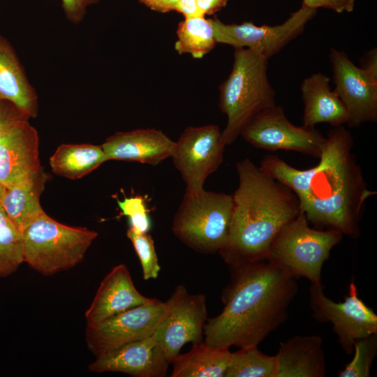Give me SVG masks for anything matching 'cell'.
<instances>
[{"instance_id": "6da1fadb", "label": "cell", "mask_w": 377, "mask_h": 377, "mask_svg": "<svg viewBox=\"0 0 377 377\" xmlns=\"http://www.w3.org/2000/svg\"><path fill=\"white\" fill-rule=\"evenodd\" d=\"M353 145L343 126L333 127L316 166L300 170L276 158L268 173L295 193L309 223L356 239L365 202L376 192L368 188Z\"/></svg>"}, {"instance_id": "7a4b0ae2", "label": "cell", "mask_w": 377, "mask_h": 377, "mask_svg": "<svg viewBox=\"0 0 377 377\" xmlns=\"http://www.w3.org/2000/svg\"><path fill=\"white\" fill-rule=\"evenodd\" d=\"M222 311L207 319L204 341L230 348L258 346L288 318L298 287L296 279L267 260L230 266Z\"/></svg>"}, {"instance_id": "3957f363", "label": "cell", "mask_w": 377, "mask_h": 377, "mask_svg": "<svg viewBox=\"0 0 377 377\" xmlns=\"http://www.w3.org/2000/svg\"><path fill=\"white\" fill-rule=\"evenodd\" d=\"M235 168L239 184L232 194L230 235L219 252L230 266L267 260L281 229L300 212L295 193L251 160L238 161Z\"/></svg>"}, {"instance_id": "277c9868", "label": "cell", "mask_w": 377, "mask_h": 377, "mask_svg": "<svg viewBox=\"0 0 377 377\" xmlns=\"http://www.w3.org/2000/svg\"><path fill=\"white\" fill-rule=\"evenodd\" d=\"M267 64L250 50L235 48L231 72L219 87V108L227 117L221 131L226 146L232 144L256 115L276 105Z\"/></svg>"}, {"instance_id": "5b68a950", "label": "cell", "mask_w": 377, "mask_h": 377, "mask_svg": "<svg viewBox=\"0 0 377 377\" xmlns=\"http://www.w3.org/2000/svg\"><path fill=\"white\" fill-rule=\"evenodd\" d=\"M24 263L44 276L80 263L98 232L61 223L45 212L22 232Z\"/></svg>"}, {"instance_id": "8992f818", "label": "cell", "mask_w": 377, "mask_h": 377, "mask_svg": "<svg viewBox=\"0 0 377 377\" xmlns=\"http://www.w3.org/2000/svg\"><path fill=\"white\" fill-rule=\"evenodd\" d=\"M233 211L232 194L207 191L184 194L172 230L197 252L214 253L227 244Z\"/></svg>"}, {"instance_id": "52a82bcc", "label": "cell", "mask_w": 377, "mask_h": 377, "mask_svg": "<svg viewBox=\"0 0 377 377\" xmlns=\"http://www.w3.org/2000/svg\"><path fill=\"white\" fill-rule=\"evenodd\" d=\"M343 235L336 230L311 228L300 211L281 229L267 260L280 266L296 279L304 277L311 283L320 284L323 265Z\"/></svg>"}, {"instance_id": "ba28073f", "label": "cell", "mask_w": 377, "mask_h": 377, "mask_svg": "<svg viewBox=\"0 0 377 377\" xmlns=\"http://www.w3.org/2000/svg\"><path fill=\"white\" fill-rule=\"evenodd\" d=\"M323 289L322 283H311L310 286L312 316L320 323H331L341 347L346 353L351 354L357 339L377 334V315L358 297L353 280L343 302L330 300Z\"/></svg>"}, {"instance_id": "9c48e42d", "label": "cell", "mask_w": 377, "mask_h": 377, "mask_svg": "<svg viewBox=\"0 0 377 377\" xmlns=\"http://www.w3.org/2000/svg\"><path fill=\"white\" fill-rule=\"evenodd\" d=\"M316 13V10L302 5L285 22L274 26L251 22L226 24L217 17L211 20L216 43L248 49L269 60L302 34Z\"/></svg>"}, {"instance_id": "30bf717a", "label": "cell", "mask_w": 377, "mask_h": 377, "mask_svg": "<svg viewBox=\"0 0 377 377\" xmlns=\"http://www.w3.org/2000/svg\"><path fill=\"white\" fill-rule=\"evenodd\" d=\"M240 136L256 148L294 151L314 158L320 157L326 142V137L314 127L292 124L283 108L276 105L256 115Z\"/></svg>"}, {"instance_id": "8fae6325", "label": "cell", "mask_w": 377, "mask_h": 377, "mask_svg": "<svg viewBox=\"0 0 377 377\" xmlns=\"http://www.w3.org/2000/svg\"><path fill=\"white\" fill-rule=\"evenodd\" d=\"M225 147L216 125L184 129L175 142L171 158L186 184V194H195L204 189L207 178L223 162Z\"/></svg>"}, {"instance_id": "7c38bea8", "label": "cell", "mask_w": 377, "mask_h": 377, "mask_svg": "<svg viewBox=\"0 0 377 377\" xmlns=\"http://www.w3.org/2000/svg\"><path fill=\"white\" fill-rule=\"evenodd\" d=\"M165 304V313L152 336L171 363L186 343L202 341L207 320L206 296L191 294L180 284Z\"/></svg>"}, {"instance_id": "4fadbf2b", "label": "cell", "mask_w": 377, "mask_h": 377, "mask_svg": "<svg viewBox=\"0 0 377 377\" xmlns=\"http://www.w3.org/2000/svg\"><path fill=\"white\" fill-rule=\"evenodd\" d=\"M165 310V302L152 299L95 326H87V348L96 357L126 343L151 337Z\"/></svg>"}, {"instance_id": "5bb4252c", "label": "cell", "mask_w": 377, "mask_h": 377, "mask_svg": "<svg viewBox=\"0 0 377 377\" xmlns=\"http://www.w3.org/2000/svg\"><path fill=\"white\" fill-rule=\"evenodd\" d=\"M334 91L348 113L347 125L358 127L377 121V77L357 67L343 52L332 48Z\"/></svg>"}, {"instance_id": "9a60e30c", "label": "cell", "mask_w": 377, "mask_h": 377, "mask_svg": "<svg viewBox=\"0 0 377 377\" xmlns=\"http://www.w3.org/2000/svg\"><path fill=\"white\" fill-rule=\"evenodd\" d=\"M170 362L153 336L126 343L96 357L88 365L93 372H121L135 377H164Z\"/></svg>"}, {"instance_id": "2e32d148", "label": "cell", "mask_w": 377, "mask_h": 377, "mask_svg": "<svg viewBox=\"0 0 377 377\" xmlns=\"http://www.w3.org/2000/svg\"><path fill=\"white\" fill-rule=\"evenodd\" d=\"M39 138L29 120L24 121L0 140V183L11 188L37 173L41 168Z\"/></svg>"}, {"instance_id": "e0dca14e", "label": "cell", "mask_w": 377, "mask_h": 377, "mask_svg": "<svg viewBox=\"0 0 377 377\" xmlns=\"http://www.w3.org/2000/svg\"><path fill=\"white\" fill-rule=\"evenodd\" d=\"M175 144V142L161 130L141 128L117 132L101 145L108 160L155 166L171 157Z\"/></svg>"}, {"instance_id": "ac0fdd59", "label": "cell", "mask_w": 377, "mask_h": 377, "mask_svg": "<svg viewBox=\"0 0 377 377\" xmlns=\"http://www.w3.org/2000/svg\"><path fill=\"white\" fill-rule=\"evenodd\" d=\"M151 300L138 292L127 267L119 264L114 267L101 282L91 305L85 312L87 326H95L114 315Z\"/></svg>"}, {"instance_id": "d6986e66", "label": "cell", "mask_w": 377, "mask_h": 377, "mask_svg": "<svg viewBox=\"0 0 377 377\" xmlns=\"http://www.w3.org/2000/svg\"><path fill=\"white\" fill-rule=\"evenodd\" d=\"M276 377H324L326 364L318 335H296L280 343Z\"/></svg>"}, {"instance_id": "ffe728a7", "label": "cell", "mask_w": 377, "mask_h": 377, "mask_svg": "<svg viewBox=\"0 0 377 377\" xmlns=\"http://www.w3.org/2000/svg\"><path fill=\"white\" fill-rule=\"evenodd\" d=\"M330 79L321 73L304 78L300 86L304 103L303 125L314 127L327 123L333 127L347 124L348 111L330 86Z\"/></svg>"}, {"instance_id": "44dd1931", "label": "cell", "mask_w": 377, "mask_h": 377, "mask_svg": "<svg viewBox=\"0 0 377 377\" xmlns=\"http://www.w3.org/2000/svg\"><path fill=\"white\" fill-rule=\"evenodd\" d=\"M0 99L16 105L31 118L38 113L36 89L10 43L0 34Z\"/></svg>"}, {"instance_id": "7402d4cb", "label": "cell", "mask_w": 377, "mask_h": 377, "mask_svg": "<svg viewBox=\"0 0 377 377\" xmlns=\"http://www.w3.org/2000/svg\"><path fill=\"white\" fill-rule=\"evenodd\" d=\"M47 178L41 168L30 178L5 189L0 200L8 216L20 232L44 212L40 197Z\"/></svg>"}, {"instance_id": "603a6c76", "label": "cell", "mask_w": 377, "mask_h": 377, "mask_svg": "<svg viewBox=\"0 0 377 377\" xmlns=\"http://www.w3.org/2000/svg\"><path fill=\"white\" fill-rule=\"evenodd\" d=\"M231 352L228 348L214 347L204 341L193 343L191 349L177 355L171 363L172 377H224Z\"/></svg>"}, {"instance_id": "cb8c5ba5", "label": "cell", "mask_w": 377, "mask_h": 377, "mask_svg": "<svg viewBox=\"0 0 377 377\" xmlns=\"http://www.w3.org/2000/svg\"><path fill=\"white\" fill-rule=\"evenodd\" d=\"M109 161L102 145L61 144L50 158L54 173L70 179H77Z\"/></svg>"}, {"instance_id": "d4e9b609", "label": "cell", "mask_w": 377, "mask_h": 377, "mask_svg": "<svg viewBox=\"0 0 377 377\" xmlns=\"http://www.w3.org/2000/svg\"><path fill=\"white\" fill-rule=\"evenodd\" d=\"M175 50L179 54H189L201 59L211 52L216 42L211 18L197 16L184 18L177 28Z\"/></svg>"}, {"instance_id": "484cf974", "label": "cell", "mask_w": 377, "mask_h": 377, "mask_svg": "<svg viewBox=\"0 0 377 377\" xmlns=\"http://www.w3.org/2000/svg\"><path fill=\"white\" fill-rule=\"evenodd\" d=\"M275 356L264 354L258 346L231 353L224 377H276Z\"/></svg>"}, {"instance_id": "4316f807", "label": "cell", "mask_w": 377, "mask_h": 377, "mask_svg": "<svg viewBox=\"0 0 377 377\" xmlns=\"http://www.w3.org/2000/svg\"><path fill=\"white\" fill-rule=\"evenodd\" d=\"M24 263L22 235L10 219L0 222V278L15 273Z\"/></svg>"}, {"instance_id": "83f0119b", "label": "cell", "mask_w": 377, "mask_h": 377, "mask_svg": "<svg viewBox=\"0 0 377 377\" xmlns=\"http://www.w3.org/2000/svg\"><path fill=\"white\" fill-rule=\"evenodd\" d=\"M353 360L339 373V377H369L377 352V334L357 339Z\"/></svg>"}, {"instance_id": "f1b7e54d", "label": "cell", "mask_w": 377, "mask_h": 377, "mask_svg": "<svg viewBox=\"0 0 377 377\" xmlns=\"http://www.w3.org/2000/svg\"><path fill=\"white\" fill-rule=\"evenodd\" d=\"M126 236L132 242L139 258L144 280L156 279L161 270L154 242L147 232L139 233L128 228Z\"/></svg>"}, {"instance_id": "f546056e", "label": "cell", "mask_w": 377, "mask_h": 377, "mask_svg": "<svg viewBox=\"0 0 377 377\" xmlns=\"http://www.w3.org/2000/svg\"><path fill=\"white\" fill-rule=\"evenodd\" d=\"M117 204L122 214L128 217L129 228L139 233L149 231L151 222L145 200L142 196L125 198L122 201L117 200Z\"/></svg>"}, {"instance_id": "4dcf8cb0", "label": "cell", "mask_w": 377, "mask_h": 377, "mask_svg": "<svg viewBox=\"0 0 377 377\" xmlns=\"http://www.w3.org/2000/svg\"><path fill=\"white\" fill-rule=\"evenodd\" d=\"M228 0H179L177 12L184 18L212 15L226 6Z\"/></svg>"}, {"instance_id": "1f68e13d", "label": "cell", "mask_w": 377, "mask_h": 377, "mask_svg": "<svg viewBox=\"0 0 377 377\" xmlns=\"http://www.w3.org/2000/svg\"><path fill=\"white\" fill-rule=\"evenodd\" d=\"M30 119L12 102L0 99V140L18 124Z\"/></svg>"}, {"instance_id": "d6a6232c", "label": "cell", "mask_w": 377, "mask_h": 377, "mask_svg": "<svg viewBox=\"0 0 377 377\" xmlns=\"http://www.w3.org/2000/svg\"><path fill=\"white\" fill-rule=\"evenodd\" d=\"M66 18L73 24H80L84 19L89 6L99 0H61Z\"/></svg>"}, {"instance_id": "836d02e7", "label": "cell", "mask_w": 377, "mask_h": 377, "mask_svg": "<svg viewBox=\"0 0 377 377\" xmlns=\"http://www.w3.org/2000/svg\"><path fill=\"white\" fill-rule=\"evenodd\" d=\"M355 2V0H302V6L314 10L327 8L342 13L353 12Z\"/></svg>"}, {"instance_id": "e575fe53", "label": "cell", "mask_w": 377, "mask_h": 377, "mask_svg": "<svg viewBox=\"0 0 377 377\" xmlns=\"http://www.w3.org/2000/svg\"><path fill=\"white\" fill-rule=\"evenodd\" d=\"M139 2L154 11L165 13L177 11L179 0H139Z\"/></svg>"}, {"instance_id": "d590c367", "label": "cell", "mask_w": 377, "mask_h": 377, "mask_svg": "<svg viewBox=\"0 0 377 377\" xmlns=\"http://www.w3.org/2000/svg\"><path fill=\"white\" fill-rule=\"evenodd\" d=\"M363 64L360 68L374 77H377V49H371L364 57Z\"/></svg>"}, {"instance_id": "8d00e7d4", "label": "cell", "mask_w": 377, "mask_h": 377, "mask_svg": "<svg viewBox=\"0 0 377 377\" xmlns=\"http://www.w3.org/2000/svg\"><path fill=\"white\" fill-rule=\"evenodd\" d=\"M7 219H9V217L8 216L3 205H2V203L0 200V222L1 221H3Z\"/></svg>"}, {"instance_id": "74e56055", "label": "cell", "mask_w": 377, "mask_h": 377, "mask_svg": "<svg viewBox=\"0 0 377 377\" xmlns=\"http://www.w3.org/2000/svg\"><path fill=\"white\" fill-rule=\"evenodd\" d=\"M6 188L0 183V199L4 193Z\"/></svg>"}]
</instances>
